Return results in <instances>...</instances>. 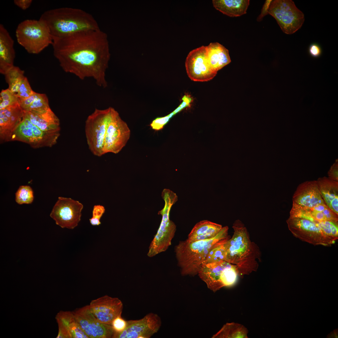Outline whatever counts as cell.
<instances>
[{"label":"cell","mask_w":338,"mask_h":338,"mask_svg":"<svg viewBox=\"0 0 338 338\" xmlns=\"http://www.w3.org/2000/svg\"><path fill=\"white\" fill-rule=\"evenodd\" d=\"M54 56L66 72L81 80L91 78L103 88L110 59L106 34L100 28L62 37H53Z\"/></svg>","instance_id":"obj_1"},{"label":"cell","mask_w":338,"mask_h":338,"mask_svg":"<svg viewBox=\"0 0 338 338\" xmlns=\"http://www.w3.org/2000/svg\"><path fill=\"white\" fill-rule=\"evenodd\" d=\"M48 27L53 37H62L100 28L94 17L79 8L64 7L45 11L39 19Z\"/></svg>","instance_id":"obj_2"},{"label":"cell","mask_w":338,"mask_h":338,"mask_svg":"<svg viewBox=\"0 0 338 338\" xmlns=\"http://www.w3.org/2000/svg\"><path fill=\"white\" fill-rule=\"evenodd\" d=\"M227 226L222 227L215 236L206 239L191 241L187 239L180 241L175 251L182 275L194 276L198 274L210 250L216 245L228 238Z\"/></svg>","instance_id":"obj_3"},{"label":"cell","mask_w":338,"mask_h":338,"mask_svg":"<svg viewBox=\"0 0 338 338\" xmlns=\"http://www.w3.org/2000/svg\"><path fill=\"white\" fill-rule=\"evenodd\" d=\"M286 222L294 236L314 245L329 246L338 239V223L319 221L311 213L302 218L289 217Z\"/></svg>","instance_id":"obj_4"},{"label":"cell","mask_w":338,"mask_h":338,"mask_svg":"<svg viewBox=\"0 0 338 338\" xmlns=\"http://www.w3.org/2000/svg\"><path fill=\"white\" fill-rule=\"evenodd\" d=\"M18 43L28 53L38 54L53 43V36L47 25L40 20L21 22L16 30Z\"/></svg>","instance_id":"obj_5"},{"label":"cell","mask_w":338,"mask_h":338,"mask_svg":"<svg viewBox=\"0 0 338 338\" xmlns=\"http://www.w3.org/2000/svg\"><path fill=\"white\" fill-rule=\"evenodd\" d=\"M162 197L165 204L158 214L162 216L161 223L156 234L151 242L147 256L152 257L166 251L171 244V241L176 231V226L169 219V213L172 206L177 200L176 194L171 190H163Z\"/></svg>","instance_id":"obj_6"},{"label":"cell","mask_w":338,"mask_h":338,"mask_svg":"<svg viewBox=\"0 0 338 338\" xmlns=\"http://www.w3.org/2000/svg\"><path fill=\"white\" fill-rule=\"evenodd\" d=\"M112 107L95 109L87 117L85 131L87 143L91 152L97 156L104 154V141Z\"/></svg>","instance_id":"obj_7"},{"label":"cell","mask_w":338,"mask_h":338,"mask_svg":"<svg viewBox=\"0 0 338 338\" xmlns=\"http://www.w3.org/2000/svg\"><path fill=\"white\" fill-rule=\"evenodd\" d=\"M238 273L236 265L223 261L202 264L198 274L208 288L215 292L233 284Z\"/></svg>","instance_id":"obj_8"},{"label":"cell","mask_w":338,"mask_h":338,"mask_svg":"<svg viewBox=\"0 0 338 338\" xmlns=\"http://www.w3.org/2000/svg\"><path fill=\"white\" fill-rule=\"evenodd\" d=\"M268 14L275 19L282 31L288 34L297 31L305 20L304 13L291 0H272Z\"/></svg>","instance_id":"obj_9"},{"label":"cell","mask_w":338,"mask_h":338,"mask_svg":"<svg viewBox=\"0 0 338 338\" xmlns=\"http://www.w3.org/2000/svg\"><path fill=\"white\" fill-rule=\"evenodd\" d=\"M60 135L45 132L33 124L24 113L23 119L12 134L11 141L27 143L34 148L51 147Z\"/></svg>","instance_id":"obj_10"},{"label":"cell","mask_w":338,"mask_h":338,"mask_svg":"<svg viewBox=\"0 0 338 338\" xmlns=\"http://www.w3.org/2000/svg\"><path fill=\"white\" fill-rule=\"evenodd\" d=\"M130 135L131 131L127 123L121 118L118 112L112 107L105 137L104 154L119 153L125 146Z\"/></svg>","instance_id":"obj_11"},{"label":"cell","mask_w":338,"mask_h":338,"mask_svg":"<svg viewBox=\"0 0 338 338\" xmlns=\"http://www.w3.org/2000/svg\"><path fill=\"white\" fill-rule=\"evenodd\" d=\"M83 204L70 198L59 197L50 216L62 228L73 229L81 220Z\"/></svg>","instance_id":"obj_12"},{"label":"cell","mask_w":338,"mask_h":338,"mask_svg":"<svg viewBox=\"0 0 338 338\" xmlns=\"http://www.w3.org/2000/svg\"><path fill=\"white\" fill-rule=\"evenodd\" d=\"M233 227L234 233L226 242L225 261L238 266L248 254L251 244L247 229L240 220L236 221Z\"/></svg>","instance_id":"obj_13"},{"label":"cell","mask_w":338,"mask_h":338,"mask_svg":"<svg viewBox=\"0 0 338 338\" xmlns=\"http://www.w3.org/2000/svg\"><path fill=\"white\" fill-rule=\"evenodd\" d=\"M185 66L188 77L194 81H210L217 73L208 63L206 46H202L190 51L186 58Z\"/></svg>","instance_id":"obj_14"},{"label":"cell","mask_w":338,"mask_h":338,"mask_svg":"<svg viewBox=\"0 0 338 338\" xmlns=\"http://www.w3.org/2000/svg\"><path fill=\"white\" fill-rule=\"evenodd\" d=\"M81 329L89 338H113L115 332L111 325L99 321L86 305L72 312Z\"/></svg>","instance_id":"obj_15"},{"label":"cell","mask_w":338,"mask_h":338,"mask_svg":"<svg viewBox=\"0 0 338 338\" xmlns=\"http://www.w3.org/2000/svg\"><path fill=\"white\" fill-rule=\"evenodd\" d=\"M127 321L125 330L121 333L115 334L113 338H149L158 332L161 324L160 317L152 313L140 319Z\"/></svg>","instance_id":"obj_16"},{"label":"cell","mask_w":338,"mask_h":338,"mask_svg":"<svg viewBox=\"0 0 338 338\" xmlns=\"http://www.w3.org/2000/svg\"><path fill=\"white\" fill-rule=\"evenodd\" d=\"M88 305L90 311L99 321L110 325L115 318L121 315L123 309L120 299L108 295L92 300Z\"/></svg>","instance_id":"obj_17"},{"label":"cell","mask_w":338,"mask_h":338,"mask_svg":"<svg viewBox=\"0 0 338 338\" xmlns=\"http://www.w3.org/2000/svg\"><path fill=\"white\" fill-rule=\"evenodd\" d=\"M292 200L293 203L309 208L325 204L315 180L306 181L300 184L293 195Z\"/></svg>","instance_id":"obj_18"},{"label":"cell","mask_w":338,"mask_h":338,"mask_svg":"<svg viewBox=\"0 0 338 338\" xmlns=\"http://www.w3.org/2000/svg\"><path fill=\"white\" fill-rule=\"evenodd\" d=\"M24 113L19 103L0 110L1 141H11L12 133L22 120Z\"/></svg>","instance_id":"obj_19"},{"label":"cell","mask_w":338,"mask_h":338,"mask_svg":"<svg viewBox=\"0 0 338 338\" xmlns=\"http://www.w3.org/2000/svg\"><path fill=\"white\" fill-rule=\"evenodd\" d=\"M30 121L43 131L60 135L59 120L50 108L40 111H25Z\"/></svg>","instance_id":"obj_20"},{"label":"cell","mask_w":338,"mask_h":338,"mask_svg":"<svg viewBox=\"0 0 338 338\" xmlns=\"http://www.w3.org/2000/svg\"><path fill=\"white\" fill-rule=\"evenodd\" d=\"M56 319L59 326L57 338H89L81 329L72 312H60Z\"/></svg>","instance_id":"obj_21"},{"label":"cell","mask_w":338,"mask_h":338,"mask_svg":"<svg viewBox=\"0 0 338 338\" xmlns=\"http://www.w3.org/2000/svg\"><path fill=\"white\" fill-rule=\"evenodd\" d=\"M14 41L3 25L0 24V71L5 73L13 65L15 57Z\"/></svg>","instance_id":"obj_22"},{"label":"cell","mask_w":338,"mask_h":338,"mask_svg":"<svg viewBox=\"0 0 338 338\" xmlns=\"http://www.w3.org/2000/svg\"><path fill=\"white\" fill-rule=\"evenodd\" d=\"M319 189L328 207L338 215V182L324 177L316 180Z\"/></svg>","instance_id":"obj_23"},{"label":"cell","mask_w":338,"mask_h":338,"mask_svg":"<svg viewBox=\"0 0 338 338\" xmlns=\"http://www.w3.org/2000/svg\"><path fill=\"white\" fill-rule=\"evenodd\" d=\"M206 51L208 63L217 72L231 62L228 50L218 42L210 43Z\"/></svg>","instance_id":"obj_24"},{"label":"cell","mask_w":338,"mask_h":338,"mask_svg":"<svg viewBox=\"0 0 338 338\" xmlns=\"http://www.w3.org/2000/svg\"><path fill=\"white\" fill-rule=\"evenodd\" d=\"M249 0H213V7L223 14L230 17L241 16L246 13Z\"/></svg>","instance_id":"obj_25"},{"label":"cell","mask_w":338,"mask_h":338,"mask_svg":"<svg viewBox=\"0 0 338 338\" xmlns=\"http://www.w3.org/2000/svg\"><path fill=\"white\" fill-rule=\"evenodd\" d=\"M221 225L204 220L194 226L188 235L187 239L197 241L209 239L216 236L222 228Z\"/></svg>","instance_id":"obj_26"},{"label":"cell","mask_w":338,"mask_h":338,"mask_svg":"<svg viewBox=\"0 0 338 338\" xmlns=\"http://www.w3.org/2000/svg\"><path fill=\"white\" fill-rule=\"evenodd\" d=\"M246 330L241 325L227 323L212 338H246Z\"/></svg>","instance_id":"obj_27"},{"label":"cell","mask_w":338,"mask_h":338,"mask_svg":"<svg viewBox=\"0 0 338 338\" xmlns=\"http://www.w3.org/2000/svg\"><path fill=\"white\" fill-rule=\"evenodd\" d=\"M9 85L8 89L17 94L25 78L24 71L18 67L13 66L5 74Z\"/></svg>","instance_id":"obj_28"},{"label":"cell","mask_w":338,"mask_h":338,"mask_svg":"<svg viewBox=\"0 0 338 338\" xmlns=\"http://www.w3.org/2000/svg\"><path fill=\"white\" fill-rule=\"evenodd\" d=\"M229 239H226L213 248L209 252L203 264L225 261L226 243Z\"/></svg>","instance_id":"obj_29"},{"label":"cell","mask_w":338,"mask_h":338,"mask_svg":"<svg viewBox=\"0 0 338 338\" xmlns=\"http://www.w3.org/2000/svg\"><path fill=\"white\" fill-rule=\"evenodd\" d=\"M15 200L19 204H30L33 201V192L28 186H21L15 193Z\"/></svg>","instance_id":"obj_30"},{"label":"cell","mask_w":338,"mask_h":338,"mask_svg":"<svg viewBox=\"0 0 338 338\" xmlns=\"http://www.w3.org/2000/svg\"><path fill=\"white\" fill-rule=\"evenodd\" d=\"M50 108L48 99L44 94L36 93L28 110L25 111H40Z\"/></svg>","instance_id":"obj_31"},{"label":"cell","mask_w":338,"mask_h":338,"mask_svg":"<svg viewBox=\"0 0 338 338\" xmlns=\"http://www.w3.org/2000/svg\"><path fill=\"white\" fill-rule=\"evenodd\" d=\"M0 95V110L19 103L16 94L8 89L2 90Z\"/></svg>","instance_id":"obj_32"},{"label":"cell","mask_w":338,"mask_h":338,"mask_svg":"<svg viewBox=\"0 0 338 338\" xmlns=\"http://www.w3.org/2000/svg\"><path fill=\"white\" fill-rule=\"evenodd\" d=\"M34 92L27 78L25 77L16 95L18 99L23 100L30 97Z\"/></svg>","instance_id":"obj_33"},{"label":"cell","mask_w":338,"mask_h":338,"mask_svg":"<svg viewBox=\"0 0 338 338\" xmlns=\"http://www.w3.org/2000/svg\"><path fill=\"white\" fill-rule=\"evenodd\" d=\"M105 211V207L102 205H95L92 211V217L90 219L91 224L93 226H98L101 224L100 219Z\"/></svg>","instance_id":"obj_34"},{"label":"cell","mask_w":338,"mask_h":338,"mask_svg":"<svg viewBox=\"0 0 338 338\" xmlns=\"http://www.w3.org/2000/svg\"><path fill=\"white\" fill-rule=\"evenodd\" d=\"M127 321L122 318L121 315L115 318L112 321L111 325L115 332V334H119L122 332L126 328Z\"/></svg>","instance_id":"obj_35"},{"label":"cell","mask_w":338,"mask_h":338,"mask_svg":"<svg viewBox=\"0 0 338 338\" xmlns=\"http://www.w3.org/2000/svg\"><path fill=\"white\" fill-rule=\"evenodd\" d=\"M174 114L173 112L164 117H158L154 120L150 124L152 128L155 130L158 131L163 128Z\"/></svg>","instance_id":"obj_36"},{"label":"cell","mask_w":338,"mask_h":338,"mask_svg":"<svg viewBox=\"0 0 338 338\" xmlns=\"http://www.w3.org/2000/svg\"><path fill=\"white\" fill-rule=\"evenodd\" d=\"M308 51L310 55L315 58L319 57L321 55L322 52L320 47L318 44L315 43L310 45Z\"/></svg>","instance_id":"obj_37"},{"label":"cell","mask_w":338,"mask_h":338,"mask_svg":"<svg viewBox=\"0 0 338 338\" xmlns=\"http://www.w3.org/2000/svg\"><path fill=\"white\" fill-rule=\"evenodd\" d=\"M328 174L329 178L335 181H338V160L337 159L331 166Z\"/></svg>","instance_id":"obj_38"},{"label":"cell","mask_w":338,"mask_h":338,"mask_svg":"<svg viewBox=\"0 0 338 338\" xmlns=\"http://www.w3.org/2000/svg\"><path fill=\"white\" fill-rule=\"evenodd\" d=\"M32 2L31 0H15L14 4L23 10H25L29 8Z\"/></svg>","instance_id":"obj_39"},{"label":"cell","mask_w":338,"mask_h":338,"mask_svg":"<svg viewBox=\"0 0 338 338\" xmlns=\"http://www.w3.org/2000/svg\"><path fill=\"white\" fill-rule=\"evenodd\" d=\"M182 100L183 101L182 103L179 106L181 110L185 107L190 106L192 99L189 95H185L182 97Z\"/></svg>","instance_id":"obj_40"},{"label":"cell","mask_w":338,"mask_h":338,"mask_svg":"<svg viewBox=\"0 0 338 338\" xmlns=\"http://www.w3.org/2000/svg\"><path fill=\"white\" fill-rule=\"evenodd\" d=\"M272 0H266L264 4V5L263 8V10L262 12L261 17L260 18H261L264 16L268 14V10L269 6V5Z\"/></svg>","instance_id":"obj_41"}]
</instances>
